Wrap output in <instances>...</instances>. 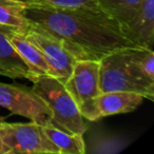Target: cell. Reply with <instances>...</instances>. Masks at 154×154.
Here are the masks:
<instances>
[{
    "mask_svg": "<svg viewBox=\"0 0 154 154\" xmlns=\"http://www.w3.org/2000/svg\"><path fill=\"white\" fill-rule=\"evenodd\" d=\"M124 49V48H122ZM122 49L107 54L99 60V90L100 93L126 91L134 92L150 100L154 99V92L136 80L125 62Z\"/></svg>",
    "mask_w": 154,
    "mask_h": 154,
    "instance_id": "obj_5",
    "label": "cell"
},
{
    "mask_svg": "<svg viewBox=\"0 0 154 154\" xmlns=\"http://www.w3.org/2000/svg\"><path fill=\"white\" fill-rule=\"evenodd\" d=\"M43 132L55 146L58 154H85L86 146L82 135L66 132L55 127H42Z\"/></svg>",
    "mask_w": 154,
    "mask_h": 154,
    "instance_id": "obj_13",
    "label": "cell"
},
{
    "mask_svg": "<svg viewBox=\"0 0 154 154\" xmlns=\"http://www.w3.org/2000/svg\"><path fill=\"white\" fill-rule=\"evenodd\" d=\"M29 26L51 35L76 60H100L131 45L118 23L98 10L23 8Z\"/></svg>",
    "mask_w": 154,
    "mask_h": 154,
    "instance_id": "obj_1",
    "label": "cell"
},
{
    "mask_svg": "<svg viewBox=\"0 0 154 154\" xmlns=\"http://www.w3.org/2000/svg\"><path fill=\"white\" fill-rule=\"evenodd\" d=\"M143 97L134 92L116 91L100 93L95 99V107L99 117L132 112L143 101Z\"/></svg>",
    "mask_w": 154,
    "mask_h": 154,
    "instance_id": "obj_12",
    "label": "cell"
},
{
    "mask_svg": "<svg viewBox=\"0 0 154 154\" xmlns=\"http://www.w3.org/2000/svg\"><path fill=\"white\" fill-rule=\"evenodd\" d=\"M22 11L23 7L13 0H0V26H8L26 33L29 23Z\"/></svg>",
    "mask_w": 154,
    "mask_h": 154,
    "instance_id": "obj_15",
    "label": "cell"
},
{
    "mask_svg": "<svg viewBox=\"0 0 154 154\" xmlns=\"http://www.w3.org/2000/svg\"><path fill=\"white\" fill-rule=\"evenodd\" d=\"M0 106L43 127H53L52 113L45 103L23 86L0 82Z\"/></svg>",
    "mask_w": 154,
    "mask_h": 154,
    "instance_id": "obj_6",
    "label": "cell"
},
{
    "mask_svg": "<svg viewBox=\"0 0 154 154\" xmlns=\"http://www.w3.org/2000/svg\"><path fill=\"white\" fill-rule=\"evenodd\" d=\"M5 117H0V125L5 122ZM0 154H2V146H1V143H0Z\"/></svg>",
    "mask_w": 154,
    "mask_h": 154,
    "instance_id": "obj_17",
    "label": "cell"
},
{
    "mask_svg": "<svg viewBox=\"0 0 154 154\" xmlns=\"http://www.w3.org/2000/svg\"><path fill=\"white\" fill-rule=\"evenodd\" d=\"M0 75L10 78H26L34 82L38 75L34 73L17 53L8 39L5 33L0 29Z\"/></svg>",
    "mask_w": 154,
    "mask_h": 154,
    "instance_id": "obj_11",
    "label": "cell"
},
{
    "mask_svg": "<svg viewBox=\"0 0 154 154\" xmlns=\"http://www.w3.org/2000/svg\"><path fill=\"white\" fill-rule=\"evenodd\" d=\"M13 1L21 5L23 8L98 10L97 0H13Z\"/></svg>",
    "mask_w": 154,
    "mask_h": 154,
    "instance_id": "obj_16",
    "label": "cell"
},
{
    "mask_svg": "<svg viewBox=\"0 0 154 154\" xmlns=\"http://www.w3.org/2000/svg\"><path fill=\"white\" fill-rule=\"evenodd\" d=\"M42 127L35 122H3L0 125L2 154H58L55 146L45 136Z\"/></svg>",
    "mask_w": 154,
    "mask_h": 154,
    "instance_id": "obj_4",
    "label": "cell"
},
{
    "mask_svg": "<svg viewBox=\"0 0 154 154\" xmlns=\"http://www.w3.org/2000/svg\"><path fill=\"white\" fill-rule=\"evenodd\" d=\"M63 85L82 117L90 122L100 119L95 107V99L100 94L98 60H76Z\"/></svg>",
    "mask_w": 154,
    "mask_h": 154,
    "instance_id": "obj_3",
    "label": "cell"
},
{
    "mask_svg": "<svg viewBox=\"0 0 154 154\" xmlns=\"http://www.w3.org/2000/svg\"><path fill=\"white\" fill-rule=\"evenodd\" d=\"M141 2L143 0H97V8L119 24L129 19Z\"/></svg>",
    "mask_w": 154,
    "mask_h": 154,
    "instance_id": "obj_14",
    "label": "cell"
},
{
    "mask_svg": "<svg viewBox=\"0 0 154 154\" xmlns=\"http://www.w3.org/2000/svg\"><path fill=\"white\" fill-rule=\"evenodd\" d=\"M32 91L51 110L53 127L84 136L87 130L84 117L60 80L51 75H38L33 82Z\"/></svg>",
    "mask_w": 154,
    "mask_h": 154,
    "instance_id": "obj_2",
    "label": "cell"
},
{
    "mask_svg": "<svg viewBox=\"0 0 154 154\" xmlns=\"http://www.w3.org/2000/svg\"><path fill=\"white\" fill-rule=\"evenodd\" d=\"M26 36L43 54L51 70L52 76L64 84L71 75L76 59L62 45L47 33L29 26Z\"/></svg>",
    "mask_w": 154,
    "mask_h": 154,
    "instance_id": "obj_7",
    "label": "cell"
},
{
    "mask_svg": "<svg viewBox=\"0 0 154 154\" xmlns=\"http://www.w3.org/2000/svg\"><path fill=\"white\" fill-rule=\"evenodd\" d=\"M125 62L135 79L154 92V54L153 50L127 47L122 49Z\"/></svg>",
    "mask_w": 154,
    "mask_h": 154,
    "instance_id": "obj_9",
    "label": "cell"
},
{
    "mask_svg": "<svg viewBox=\"0 0 154 154\" xmlns=\"http://www.w3.org/2000/svg\"><path fill=\"white\" fill-rule=\"evenodd\" d=\"M0 29L5 33L10 42L13 45L17 53L21 56L26 63L31 68V70L37 75H51L52 73L50 66L45 60L41 51L32 43L26 34L15 29L8 28V26H0Z\"/></svg>",
    "mask_w": 154,
    "mask_h": 154,
    "instance_id": "obj_10",
    "label": "cell"
},
{
    "mask_svg": "<svg viewBox=\"0 0 154 154\" xmlns=\"http://www.w3.org/2000/svg\"><path fill=\"white\" fill-rule=\"evenodd\" d=\"M122 36L131 47L152 50L154 42V0H143L134 14L118 24Z\"/></svg>",
    "mask_w": 154,
    "mask_h": 154,
    "instance_id": "obj_8",
    "label": "cell"
}]
</instances>
